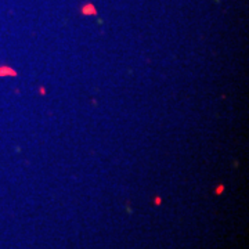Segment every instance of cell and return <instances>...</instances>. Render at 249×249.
<instances>
[{
    "label": "cell",
    "instance_id": "cell-3",
    "mask_svg": "<svg viewBox=\"0 0 249 249\" xmlns=\"http://www.w3.org/2000/svg\"><path fill=\"white\" fill-rule=\"evenodd\" d=\"M222 191H223V186H222V187H219V188H217V191H216V192H217V194H220V192H222Z\"/></svg>",
    "mask_w": 249,
    "mask_h": 249
},
{
    "label": "cell",
    "instance_id": "cell-2",
    "mask_svg": "<svg viewBox=\"0 0 249 249\" xmlns=\"http://www.w3.org/2000/svg\"><path fill=\"white\" fill-rule=\"evenodd\" d=\"M6 73H9V75H15L14 71H0V75H6Z\"/></svg>",
    "mask_w": 249,
    "mask_h": 249
},
{
    "label": "cell",
    "instance_id": "cell-1",
    "mask_svg": "<svg viewBox=\"0 0 249 249\" xmlns=\"http://www.w3.org/2000/svg\"><path fill=\"white\" fill-rule=\"evenodd\" d=\"M82 11H83V14H86V15H94V14H97V12H96V9L93 7V4H91V3L86 4V6L82 9Z\"/></svg>",
    "mask_w": 249,
    "mask_h": 249
}]
</instances>
